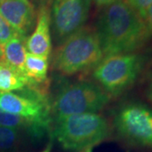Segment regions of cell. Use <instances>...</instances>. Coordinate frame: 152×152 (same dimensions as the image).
Segmentation results:
<instances>
[{"instance_id":"obj_1","label":"cell","mask_w":152,"mask_h":152,"mask_svg":"<svg viewBox=\"0 0 152 152\" xmlns=\"http://www.w3.org/2000/svg\"><path fill=\"white\" fill-rule=\"evenodd\" d=\"M95 31L104 57L137 53L151 37L144 20L124 0L102 8Z\"/></svg>"},{"instance_id":"obj_2","label":"cell","mask_w":152,"mask_h":152,"mask_svg":"<svg viewBox=\"0 0 152 152\" xmlns=\"http://www.w3.org/2000/svg\"><path fill=\"white\" fill-rule=\"evenodd\" d=\"M111 127L98 113L70 115L53 121L51 138L67 151H86L107 140Z\"/></svg>"},{"instance_id":"obj_3","label":"cell","mask_w":152,"mask_h":152,"mask_svg":"<svg viewBox=\"0 0 152 152\" xmlns=\"http://www.w3.org/2000/svg\"><path fill=\"white\" fill-rule=\"evenodd\" d=\"M104 55L95 29L83 27L58 46L52 64L63 75H73L95 69Z\"/></svg>"},{"instance_id":"obj_4","label":"cell","mask_w":152,"mask_h":152,"mask_svg":"<svg viewBox=\"0 0 152 152\" xmlns=\"http://www.w3.org/2000/svg\"><path fill=\"white\" fill-rule=\"evenodd\" d=\"M145 64V57L138 53L104 57L92 78L110 97H118L135 84Z\"/></svg>"},{"instance_id":"obj_5","label":"cell","mask_w":152,"mask_h":152,"mask_svg":"<svg viewBox=\"0 0 152 152\" xmlns=\"http://www.w3.org/2000/svg\"><path fill=\"white\" fill-rule=\"evenodd\" d=\"M111 97L97 84L75 82L62 86L51 102L53 121L70 115L97 113L105 108Z\"/></svg>"},{"instance_id":"obj_6","label":"cell","mask_w":152,"mask_h":152,"mask_svg":"<svg viewBox=\"0 0 152 152\" xmlns=\"http://www.w3.org/2000/svg\"><path fill=\"white\" fill-rule=\"evenodd\" d=\"M117 136L129 145L152 150V108L139 102L122 104L113 116Z\"/></svg>"},{"instance_id":"obj_7","label":"cell","mask_w":152,"mask_h":152,"mask_svg":"<svg viewBox=\"0 0 152 152\" xmlns=\"http://www.w3.org/2000/svg\"><path fill=\"white\" fill-rule=\"evenodd\" d=\"M91 0H53L50 6V25L58 46L84 27Z\"/></svg>"},{"instance_id":"obj_8","label":"cell","mask_w":152,"mask_h":152,"mask_svg":"<svg viewBox=\"0 0 152 152\" xmlns=\"http://www.w3.org/2000/svg\"><path fill=\"white\" fill-rule=\"evenodd\" d=\"M0 15L23 37L36 26L37 13L31 0H0Z\"/></svg>"},{"instance_id":"obj_9","label":"cell","mask_w":152,"mask_h":152,"mask_svg":"<svg viewBox=\"0 0 152 152\" xmlns=\"http://www.w3.org/2000/svg\"><path fill=\"white\" fill-rule=\"evenodd\" d=\"M50 29L49 8L42 7L38 9L34 31L26 38V48L28 53L49 58L53 50Z\"/></svg>"},{"instance_id":"obj_10","label":"cell","mask_w":152,"mask_h":152,"mask_svg":"<svg viewBox=\"0 0 152 152\" xmlns=\"http://www.w3.org/2000/svg\"><path fill=\"white\" fill-rule=\"evenodd\" d=\"M26 41V37L17 35L10 40L2 48L3 61L20 72L24 75H26L25 62L27 53Z\"/></svg>"},{"instance_id":"obj_11","label":"cell","mask_w":152,"mask_h":152,"mask_svg":"<svg viewBox=\"0 0 152 152\" xmlns=\"http://www.w3.org/2000/svg\"><path fill=\"white\" fill-rule=\"evenodd\" d=\"M48 58L37 56L27 52L25 62V73L29 82L35 84L48 83Z\"/></svg>"},{"instance_id":"obj_12","label":"cell","mask_w":152,"mask_h":152,"mask_svg":"<svg viewBox=\"0 0 152 152\" xmlns=\"http://www.w3.org/2000/svg\"><path fill=\"white\" fill-rule=\"evenodd\" d=\"M28 79L20 72L0 61V91L10 92L21 91L27 86Z\"/></svg>"},{"instance_id":"obj_13","label":"cell","mask_w":152,"mask_h":152,"mask_svg":"<svg viewBox=\"0 0 152 152\" xmlns=\"http://www.w3.org/2000/svg\"><path fill=\"white\" fill-rule=\"evenodd\" d=\"M20 131L0 126V152H8L17 146L20 137Z\"/></svg>"},{"instance_id":"obj_14","label":"cell","mask_w":152,"mask_h":152,"mask_svg":"<svg viewBox=\"0 0 152 152\" xmlns=\"http://www.w3.org/2000/svg\"><path fill=\"white\" fill-rule=\"evenodd\" d=\"M31 124L32 123L31 121L26 119L23 117L9 113L0 109V126L15 129L18 130L26 129L27 131Z\"/></svg>"},{"instance_id":"obj_15","label":"cell","mask_w":152,"mask_h":152,"mask_svg":"<svg viewBox=\"0 0 152 152\" xmlns=\"http://www.w3.org/2000/svg\"><path fill=\"white\" fill-rule=\"evenodd\" d=\"M17 35L15 31L0 15V49L2 50L3 47Z\"/></svg>"},{"instance_id":"obj_16","label":"cell","mask_w":152,"mask_h":152,"mask_svg":"<svg viewBox=\"0 0 152 152\" xmlns=\"http://www.w3.org/2000/svg\"><path fill=\"white\" fill-rule=\"evenodd\" d=\"M128 5L131 7L136 13L144 18L147 10L152 5V0H124Z\"/></svg>"},{"instance_id":"obj_17","label":"cell","mask_w":152,"mask_h":152,"mask_svg":"<svg viewBox=\"0 0 152 152\" xmlns=\"http://www.w3.org/2000/svg\"><path fill=\"white\" fill-rule=\"evenodd\" d=\"M144 21L146 25L147 28L149 30V31L152 35V5L147 10L146 13L145 14L144 18H143Z\"/></svg>"},{"instance_id":"obj_18","label":"cell","mask_w":152,"mask_h":152,"mask_svg":"<svg viewBox=\"0 0 152 152\" xmlns=\"http://www.w3.org/2000/svg\"><path fill=\"white\" fill-rule=\"evenodd\" d=\"M34 6L37 9H40L42 7H48L50 8L51 4L53 0H31Z\"/></svg>"},{"instance_id":"obj_19","label":"cell","mask_w":152,"mask_h":152,"mask_svg":"<svg viewBox=\"0 0 152 152\" xmlns=\"http://www.w3.org/2000/svg\"><path fill=\"white\" fill-rule=\"evenodd\" d=\"M91 1H93L95 3V4L98 6V7L104 8V7L110 5V4H113V3L118 1V0H91Z\"/></svg>"},{"instance_id":"obj_20","label":"cell","mask_w":152,"mask_h":152,"mask_svg":"<svg viewBox=\"0 0 152 152\" xmlns=\"http://www.w3.org/2000/svg\"><path fill=\"white\" fill-rule=\"evenodd\" d=\"M146 96L149 99V101L152 103V77L151 79V80H150L149 86L147 87Z\"/></svg>"},{"instance_id":"obj_21","label":"cell","mask_w":152,"mask_h":152,"mask_svg":"<svg viewBox=\"0 0 152 152\" xmlns=\"http://www.w3.org/2000/svg\"><path fill=\"white\" fill-rule=\"evenodd\" d=\"M50 150H51V146H48L45 150H44L43 151H42V152H50Z\"/></svg>"},{"instance_id":"obj_22","label":"cell","mask_w":152,"mask_h":152,"mask_svg":"<svg viewBox=\"0 0 152 152\" xmlns=\"http://www.w3.org/2000/svg\"><path fill=\"white\" fill-rule=\"evenodd\" d=\"M0 61H3V57H2V50L0 49Z\"/></svg>"},{"instance_id":"obj_23","label":"cell","mask_w":152,"mask_h":152,"mask_svg":"<svg viewBox=\"0 0 152 152\" xmlns=\"http://www.w3.org/2000/svg\"><path fill=\"white\" fill-rule=\"evenodd\" d=\"M84 152H91V150H89V151H84Z\"/></svg>"}]
</instances>
